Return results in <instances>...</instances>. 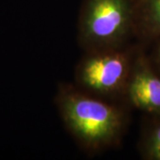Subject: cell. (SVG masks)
<instances>
[{
	"label": "cell",
	"instance_id": "6da1fadb",
	"mask_svg": "<svg viewBox=\"0 0 160 160\" xmlns=\"http://www.w3.org/2000/svg\"><path fill=\"white\" fill-rule=\"evenodd\" d=\"M55 104L67 130L87 153H99L122 141L129 121L125 102L98 97L75 84L62 83Z\"/></svg>",
	"mask_w": 160,
	"mask_h": 160
},
{
	"label": "cell",
	"instance_id": "7a4b0ae2",
	"mask_svg": "<svg viewBox=\"0 0 160 160\" xmlns=\"http://www.w3.org/2000/svg\"><path fill=\"white\" fill-rule=\"evenodd\" d=\"M135 0H83L78 40L85 52L119 48L134 38Z\"/></svg>",
	"mask_w": 160,
	"mask_h": 160
},
{
	"label": "cell",
	"instance_id": "3957f363",
	"mask_svg": "<svg viewBox=\"0 0 160 160\" xmlns=\"http://www.w3.org/2000/svg\"><path fill=\"white\" fill-rule=\"evenodd\" d=\"M137 46L85 52L75 70V85L106 100L124 102Z\"/></svg>",
	"mask_w": 160,
	"mask_h": 160
},
{
	"label": "cell",
	"instance_id": "277c9868",
	"mask_svg": "<svg viewBox=\"0 0 160 160\" xmlns=\"http://www.w3.org/2000/svg\"><path fill=\"white\" fill-rule=\"evenodd\" d=\"M124 102L149 117L160 116V74L150 65L140 45L125 91Z\"/></svg>",
	"mask_w": 160,
	"mask_h": 160
},
{
	"label": "cell",
	"instance_id": "5b68a950",
	"mask_svg": "<svg viewBox=\"0 0 160 160\" xmlns=\"http://www.w3.org/2000/svg\"><path fill=\"white\" fill-rule=\"evenodd\" d=\"M160 36V0H135L134 38L149 44Z\"/></svg>",
	"mask_w": 160,
	"mask_h": 160
},
{
	"label": "cell",
	"instance_id": "8992f818",
	"mask_svg": "<svg viewBox=\"0 0 160 160\" xmlns=\"http://www.w3.org/2000/svg\"><path fill=\"white\" fill-rule=\"evenodd\" d=\"M140 151L144 159L160 160V116H150L140 142Z\"/></svg>",
	"mask_w": 160,
	"mask_h": 160
},
{
	"label": "cell",
	"instance_id": "52a82bcc",
	"mask_svg": "<svg viewBox=\"0 0 160 160\" xmlns=\"http://www.w3.org/2000/svg\"><path fill=\"white\" fill-rule=\"evenodd\" d=\"M150 43L153 45L152 49L149 54H147L146 52L145 53L150 65L158 74H160V36L155 38L153 41H151Z\"/></svg>",
	"mask_w": 160,
	"mask_h": 160
}]
</instances>
